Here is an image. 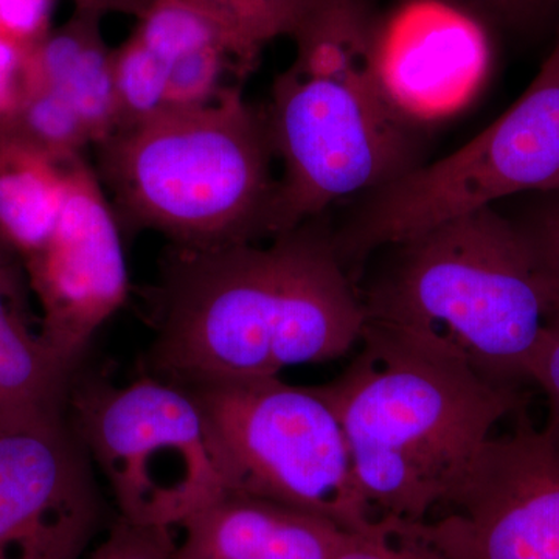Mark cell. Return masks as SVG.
<instances>
[{
  "label": "cell",
  "mask_w": 559,
  "mask_h": 559,
  "mask_svg": "<svg viewBox=\"0 0 559 559\" xmlns=\"http://www.w3.org/2000/svg\"><path fill=\"white\" fill-rule=\"evenodd\" d=\"M388 249L384 272L360 294L364 330L500 388L533 382L559 294L521 223L487 207Z\"/></svg>",
  "instance_id": "cell-2"
},
{
  "label": "cell",
  "mask_w": 559,
  "mask_h": 559,
  "mask_svg": "<svg viewBox=\"0 0 559 559\" xmlns=\"http://www.w3.org/2000/svg\"><path fill=\"white\" fill-rule=\"evenodd\" d=\"M57 0H0V35L33 47L51 31Z\"/></svg>",
  "instance_id": "cell-23"
},
{
  "label": "cell",
  "mask_w": 559,
  "mask_h": 559,
  "mask_svg": "<svg viewBox=\"0 0 559 559\" xmlns=\"http://www.w3.org/2000/svg\"><path fill=\"white\" fill-rule=\"evenodd\" d=\"M179 528L175 559H333L348 533L318 514L238 491Z\"/></svg>",
  "instance_id": "cell-13"
},
{
  "label": "cell",
  "mask_w": 559,
  "mask_h": 559,
  "mask_svg": "<svg viewBox=\"0 0 559 559\" xmlns=\"http://www.w3.org/2000/svg\"><path fill=\"white\" fill-rule=\"evenodd\" d=\"M500 21L514 25H527L549 16L559 0H466Z\"/></svg>",
  "instance_id": "cell-27"
},
{
  "label": "cell",
  "mask_w": 559,
  "mask_h": 559,
  "mask_svg": "<svg viewBox=\"0 0 559 559\" xmlns=\"http://www.w3.org/2000/svg\"><path fill=\"white\" fill-rule=\"evenodd\" d=\"M66 414L117 516L176 528L229 491L190 389L151 373L124 385L75 374Z\"/></svg>",
  "instance_id": "cell-6"
},
{
  "label": "cell",
  "mask_w": 559,
  "mask_h": 559,
  "mask_svg": "<svg viewBox=\"0 0 559 559\" xmlns=\"http://www.w3.org/2000/svg\"><path fill=\"white\" fill-rule=\"evenodd\" d=\"M218 33L241 73L280 36H293L318 0H178Z\"/></svg>",
  "instance_id": "cell-17"
},
{
  "label": "cell",
  "mask_w": 559,
  "mask_h": 559,
  "mask_svg": "<svg viewBox=\"0 0 559 559\" xmlns=\"http://www.w3.org/2000/svg\"><path fill=\"white\" fill-rule=\"evenodd\" d=\"M533 382L543 389L547 399V423L543 430L559 447V319L540 349Z\"/></svg>",
  "instance_id": "cell-26"
},
{
  "label": "cell",
  "mask_w": 559,
  "mask_h": 559,
  "mask_svg": "<svg viewBox=\"0 0 559 559\" xmlns=\"http://www.w3.org/2000/svg\"><path fill=\"white\" fill-rule=\"evenodd\" d=\"M112 64L117 131L131 130L168 110L167 62L134 33L114 50Z\"/></svg>",
  "instance_id": "cell-19"
},
{
  "label": "cell",
  "mask_w": 559,
  "mask_h": 559,
  "mask_svg": "<svg viewBox=\"0 0 559 559\" xmlns=\"http://www.w3.org/2000/svg\"><path fill=\"white\" fill-rule=\"evenodd\" d=\"M102 16L73 10L60 28L32 47L31 84L60 94L80 114L94 145L117 131L114 50L105 43Z\"/></svg>",
  "instance_id": "cell-15"
},
{
  "label": "cell",
  "mask_w": 559,
  "mask_h": 559,
  "mask_svg": "<svg viewBox=\"0 0 559 559\" xmlns=\"http://www.w3.org/2000/svg\"><path fill=\"white\" fill-rule=\"evenodd\" d=\"M138 21L134 35L167 66L205 47L226 50L215 28L178 0H154Z\"/></svg>",
  "instance_id": "cell-20"
},
{
  "label": "cell",
  "mask_w": 559,
  "mask_h": 559,
  "mask_svg": "<svg viewBox=\"0 0 559 559\" xmlns=\"http://www.w3.org/2000/svg\"><path fill=\"white\" fill-rule=\"evenodd\" d=\"M97 148L121 229L157 231L183 248L270 240L274 148L266 116L240 86L114 132Z\"/></svg>",
  "instance_id": "cell-5"
},
{
  "label": "cell",
  "mask_w": 559,
  "mask_h": 559,
  "mask_svg": "<svg viewBox=\"0 0 559 559\" xmlns=\"http://www.w3.org/2000/svg\"><path fill=\"white\" fill-rule=\"evenodd\" d=\"M108 520L68 414L0 415V559H83Z\"/></svg>",
  "instance_id": "cell-9"
},
{
  "label": "cell",
  "mask_w": 559,
  "mask_h": 559,
  "mask_svg": "<svg viewBox=\"0 0 559 559\" xmlns=\"http://www.w3.org/2000/svg\"><path fill=\"white\" fill-rule=\"evenodd\" d=\"M176 550L175 528L116 516L100 543L83 559H175Z\"/></svg>",
  "instance_id": "cell-22"
},
{
  "label": "cell",
  "mask_w": 559,
  "mask_h": 559,
  "mask_svg": "<svg viewBox=\"0 0 559 559\" xmlns=\"http://www.w3.org/2000/svg\"><path fill=\"white\" fill-rule=\"evenodd\" d=\"M32 47L0 35V121L16 110L31 87Z\"/></svg>",
  "instance_id": "cell-24"
},
{
  "label": "cell",
  "mask_w": 559,
  "mask_h": 559,
  "mask_svg": "<svg viewBox=\"0 0 559 559\" xmlns=\"http://www.w3.org/2000/svg\"><path fill=\"white\" fill-rule=\"evenodd\" d=\"M190 390L207 419L229 491L318 514L345 532L377 527L340 417L319 388L270 377Z\"/></svg>",
  "instance_id": "cell-7"
},
{
  "label": "cell",
  "mask_w": 559,
  "mask_h": 559,
  "mask_svg": "<svg viewBox=\"0 0 559 559\" xmlns=\"http://www.w3.org/2000/svg\"><path fill=\"white\" fill-rule=\"evenodd\" d=\"M488 62L479 22L439 0L411 3L378 31L382 90L412 127L448 116L469 100Z\"/></svg>",
  "instance_id": "cell-12"
},
{
  "label": "cell",
  "mask_w": 559,
  "mask_h": 559,
  "mask_svg": "<svg viewBox=\"0 0 559 559\" xmlns=\"http://www.w3.org/2000/svg\"><path fill=\"white\" fill-rule=\"evenodd\" d=\"M527 191H559V28L520 100L450 156L370 191L334 248L349 272L374 250Z\"/></svg>",
  "instance_id": "cell-8"
},
{
  "label": "cell",
  "mask_w": 559,
  "mask_h": 559,
  "mask_svg": "<svg viewBox=\"0 0 559 559\" xmlns=\"http://www.w3.org/2000/svg\"><path fill=\"white\" fill-rule=\"evenodd\" d=\"M378 31L360 0H318L290 36L296 58L275 79L264 114L282 162L270 238L415 167L412 124L378 76Z\"/></svg>",
  "instance_id": "cell-4"
},
{
  "label": "cell",
  "mask_w": 559,
  "mask_h": 559,
  "mask_svg": "<svg viewBox=\"0 0 559 559\" xmlns=\"http://www.w3.org/2000/svg\"><path fill=\"white\" fill-rule=\"evenodd\" d=\"M13 261H20V259L0 241V266H5V264L13 263Z\"/></svg>",
  "instance_id": "cell-29"
},
{
  "label": "cell",
  "mask_w": 559,
  "mask_h": 559,
  "mask_svg": "<svg viewBox=\"0 0 559 559\" xmlns=\"http://www.w3.org/2000/svg\"><path fill=\"white\" fill-rule=\"evenodd\" d=\"M360 342L362 352L320 392L377 520L428 521L457 498L496 426L524 411L522 395L373 331Z\"/></svg>",
  "instance_id": "cell-3"
},
{
  "label": "cell",
  "mask_w": 559,
  "mask_h": 559,
  "mask_svg": "<svg viewBox=\"0 0 559 559\" xmlns=\"http://www.w3.org/2000/svg\"><path fill=\"white\" fill-rule=\"evenodd\" d=\"M0 132L62 165L84 157V150L94 145L76 109L57 92L35 83L16 110L0 121Z\"/></svg>",
  "instance_id": "cell-18"
},
{
  "label": "cell",
  "mask_w": 559,
  "mask_h": 559,
  "mask_svg": "<svg viewBox=\"0 0 559 559\" xmlns=\"http://www.w3.org/2000/svg\"><path fill=\"white\" fill-rule=\"evenodd\" d=\"M21 263L38 300L40 334L79 369L92 337L130 290L119 218L86 157L68 165L66 200L49 240Z\"/></svg>",
  "instance_id": "cell-10"
},
{
  "label": "cell",
  "mask_w": 559,
  "mask_h": 559,
  "mask_svg": "<svg viewBox=\"0 0 559 559\" xmlns=\"http://www.w3.org/2000/svg\"><path fill=\"white\" fill-rule=\"evenodd\" d=\"M527 223H521L559 294V191L547 194Z\"/></svg>",
  "instance_id": "cell-25"
},
{
  "label": "cell",
  "mask_w": 559,
  "mask_h": 559,
  "mask_svg": "<svg viewBox=\"0 0 559 559\" xmlns=\"http://www.w3.org/2000/svg\"><path fill=\"white\" fill-rule=\"evenodd\" d=\"M426 525L452 559H559L558 444L521 411Z\"/></svg>",
  "instance_id": "cell-11"
},
{
  "label": "cell",
  "mask_w": 559,
  "mask_h": 559,
  "mask_svg": "<svg viewBox=\"0 0 559 559\" xmlns=\"http://www.w3.org/2000/svg\"><path fill=\"white\" fill-rule=\"evenodd\" d=\"M73 9L87 11V13L98 14L105 17L106 14H127L140 20L146 10L150 9L154 0H70Z\"/></svg>",
  "instance_id": "cell-28"
},
{
  "label": "cell",
  "mask_w": 559,
  "mask_h": 559,
  "mask_svg": "<svg viewBox=\"0 0 559 559\" xmlns=\"http://www.w3.org/2000/svg\"><path fill=\"white\" fill-rule=\"evenodd\" d=\"M150 320L146 373L187 389L340 359L366 329L333 237L311 221L270 240L168 246Z\"/></svg>",
  "instance_id": "cell-1"
},
{
  "label": "cell",
  "mask_w": 559,
  "mask_h": 559,
  "mask_svg": "<svg viewBox=\"0 0 559 559\" xmlns=\"http://www.w3.org/2000/svg\"><path fill=\"white\" fill-rule=\"evenodd\" d=\"M21 261L0 266V415L60 414L76 367L33 323Z\"/></svg>",
  "instance_id": "cell-14"
},
{
  "label": "cell",
  "mask_w": 559,
  "mask_h": 559,
  "mask_svg": "<svg viewBox=\"0 0 559 559\" xmlns=\"http://www.w3.org/2000/svg\"><path fill=\"white\" fill-rule=\"evenodd\" d=\"M68 165L0 132V241L20 261L38 252L57 226Z\"/></svg>",
  "instance_id": "cell-16"
},
{
  "label": "cell",
  "mask_w": 559,
  "mask_h": 559,
  "mask_svg": "<svg viewBox=\"0 0 559 559\" xmlns=\"http://www.w3.org/2000/svg\"><path fill=\"white\" fill-rule=\"evenodd\" d=\"M333 559H452L425 522L378 521L369 532H348Z\"/></svg>",
  "instance_id": "cell-21"
}]
</instances>
